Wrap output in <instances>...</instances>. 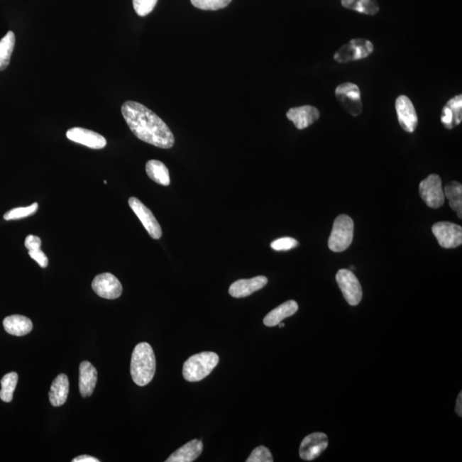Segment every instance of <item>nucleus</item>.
<instances>
[{"mask_svg":"<svg viewBox=\"0 0 462 462\" xmlns=\"http://www.w3.org/2000/svg\"><path fill=\"white\" fill-rule=\"evenodd\" d=\"M336 280L345 299L351 306H357L362 299V288L359 280L352 270H339Z\"/></svg>","mask_w":462,"mask_h":462,"instance_id":"nucleus-8","label":"nucleus"},{"mask_svg":"<svg viewBox=\"0 0 462 462\" xmlns=\"http://www.w3.org/2000/svg\"><path fill=\"white\" fill-rule=\"evenodd\" d=\"M157 2L158 0H133V6L137 15L145 16L151 13Z\"/></svg>","mask_w":462,"mask_h":462,"instance_id":"nucleus-30","label":"nucleus"},{"mask_svg":"<svg viewBox=\"0 0 462 462\" xmlns=\"http://www.w3.org/2000/svg\"><path fill=\"white\" fill-rule=\"evenodd\" d=\"M145 172L149 178L160 185L169 186L170 183L169 170L159 160H149L145 165Z\"/></svg>","mask_w":462,"mask_h":462,"instance_id":"nucleus-23","label":"nucleus"},{"mask_svg":"<svg viewBox=\"0 0 462 462\" xmlns=\"http://www.w3.org/2000/svg\"><path fill=\"white\" fill-rule=\"evenodd\" d=\"M25 247H26L28 251L40 249L41 247V240L40 239V237L34 235L28 236L26 240H25Z\"/></svg>","mask_w":462,"mask_h":462,"instance_id":"nucleus-34","label":"nucleus"},{"mask_svg":"<svg viewBox=\"0 0 462 462\" xmlns=\"http://www.w3.org/2000/svg\"><path fill=\"white\" fill-rule=\"evenodd\" d=\"M66 136L74 143L86 145L92 149H102L107 144V141L103 136L80 127L70 128L66 133Z\"/></svg>","mask_w":462,"mask_h":462,"instance_id":"nucleus-14","label":"nucleus"},{"mask_svg":"<svg viewBox=\"0 0 462 462\" xmlns=\"http://www.w3.org/2000/svg\"><path fill=\"white\" fill-rule=\"evenodd\" d=\"M3 324L7 333L16 336L27 335L33 329L31 320L23 315L8 316Z\"/></svg>","mask_w":462,"mask_h":462,"instance_id":"nucleus-22","label":"nucleus"},{"mask_svg":"<svg viewBox=\"0 0 462 462\" xmlns=\"http://www.w3.org/2000/svg\"><path fill=\"white\" fill-rule=\"evenodd\" d=\"M219 362L214 352H202L191 356L183 365L182 375L187 381L199 382L207 378Z\"/></svg>","mask_w":462,"mask_h":462,"instance_id":"nucleus-3","label":"nucleus"},{"mask_svg":"<svg viewBox=\"0 0 462 462\" xmlns=\"http://www.w3.org/2000/svg\"><path fill=\"white\" fill-rule=\"evenodd\" d=\"M156 371V359L151 345L148 343L137 344L133 351L131 373L137 385L145 386L153 380Z\"/></svg>","mask_w":462,"mask_h":462,"instance_id":"nucleus-2","label":"nucleus"},{"mask_svg":"<svg viewBox=\"0 0 462 462\" xmlns=\"http://www.w3.org/2000/svg\"><path fill=\"white\" fill-rule=\"evenodd\" d=\"M319 111L312 106L291 108L287 112V118L293 122L298 130H304L314 123L319 119Z\"/></svg>","mask_w":462,"mask_h":462,"instance_id":"nucleus-15","label":"nucleus"},{"mask_svg":"<svg viewBox=\"0 0 462 462\" xmlns=\"http://www.w3.org/2000/svg\"><path fill=\"white\" fill-rule=\"evenodd\" d=\"M336 97L341 106L349 114L358 116L363 110L360 89L353 83L345 82L337 87Z\"/></svg>","mask_w":462,"mask_h":462,"instance_id":"nucleus-7","label":"nucleus"},{"mask_svg":"<svg viewBox=\"0 0 462 462\" xmlns=\"http://www.w3.org/2000/svg\"><path fill=\"white\" fill-rule=\"evenodd\" d=\"M432 233L441 247L456 248L462 243V229L458 224L449 222H439L432 226Z\"/></svg>","mask_w":462,"mask_h":462,"instance_id":"nucleus-9","label":"nucleus"},{"mask_svg":"<svg viewBox=\"0 0 462 462\" xmlns=\"http://www.w3.org/2000/svg\"><path fill=\"white\" fill-rule=\"evenodd\" d=\"M124 120L133 134L141 141L157 148L169 149L175 143V137L167 124L159 116L141 104L126 101L122 106Z\"/></svg>","mask_w":462,"mask_h":462,"instance_id":"nucleus-1","label":"nucleus"},{"mask_svg":"<svg viewBox=\"0 0 462 462\" xmlns=\"http://www.w3.org/2000/svg\"><path fill=\"white\" fill-rule=\"evenodd\" d=\"M247 462H273V457L269 449L259 446L253 449L251 455L248 458Z\"/></svg>","mask_w":462,"mask_h":462,"instance_id":"nucleus-31","label":"nucleus"},{"mask_svg":"<svg viewBox=\"0 0 462 462\" xmlns=\"http://www.w3.org/2000/svg\"><path fill=\"white\" fill-rule=\"evenodd\" d=\"M73 462H99V461L93 456H80L72 460Z\"/></svg>","mask_w":462,"mask_h":462,"instance_id":"nucleus-35","label":"nucleus"},{"mask_svg":"<svg viewBox=\"0 0 462 462\" xmlns=\"http://www.w3.org/2000/svg\"><path fill=\"white\" fill-rule=\"evenodd\" d=\"M353 219L347 215H340L333 224L332 231L329 237L328 246L332 252L340 253L346 251L353 238Z\"/></svg>","mask_w":462,"mask_h":462,"instance_id":"nucleus-4","label":"nucleus"},{"mask_svg":"<svg viewBox=\"0 0 462 462\" xmlns=\"http://www.w3.org/2000/svg\"><path fill=\"white\" fill-rule=\"evenodd\" d=\"M38 203L32 204L31 206L27 207H16L14 209L8 211L4 219L10 221V220H18L23 218L29 217V216L34 215L38 211Z\"/></svg>","mask_w":462,"mask_h":462,"instance_id":"nucleus-28","label":"nucleus"},{"mask_svg":"<svg viewBox=\"0 0 462 462\" xmlns=\"http://www.w3.org/2000/svg\"><path fill=\"white\" fill-rule=\"evenodd\" d=\"M342 6L366 15H376L380 11V6L375 0H342Z\"/></svg>","mask_w":462,"mask_h":462,"instance_id":"nucleus-26","label":"nucleus"},{"mask_svg":"<svg viewBox=\"0 0 462 462\" xmlns=\"http://www.w3.org/2000/svg\"><path fill=\"white\" fill-rule=\"evenodd\" d=\"M203 451V444L201 440L190 441L179 448L170 456L166 462H192L201 456Z\"/></svg>","mask_w":462,"mask_h":462,"instance_id":"nucleus-19","label":"nucleus"},{"mask_svg":"<svg viewBox=\"0 0 462 462\" xmlns=\"http://www.w3.org/2000/svg\"><path fill=\"white\" fill-rule=\"evenodd\" d=\"M328 444V436L322 432L308 435L299 446V457L304 461H314L326 451Z\"/></svg>","mask_w":462,"mask_h":462,"instance_id":"nucleus-12","label":"nucleus"},{"mask_svg":"<svg viewBox=\"0 0 462 462\" xmlns=\"http://www.w3.org/2000/svg\"><path fill=\"white\" fill-rule=\"evenodd\" d=\"M462 120V95H457L447 102L443 108L441 122L448 130H452L461 123Z\"/></svg>","mask_w":462,"mask_h":462,"instance_id":"nucleus-17","label":"nucleus"},{"mask_svg":"<svg viewBox=\"0 0 462 462\" xmlns=\"http://www.w3.org/2000/svg\"><path fill=\"white\" fill-rule=\"evenodd\" d=\"M98 380L97 368L89 361H82L79 376V390L82 397H89L93 394Z\"/></svg>","mask_w":462,"mask_h":462,"instance_id":"nucleus-18","label":"nucleus"},{"mask_svg":"<svg viewBox=\"0 0 462 462\" xmlns=\"http://www.w3.org/2000/svg\"><path fill=\"white\" fill-rule=\"evenodd\" d=\"M298 245V241L291 238V237H282V238L273 241L270 247L276 251H289L297 248Z\"/></svg>","mask_w":462,"mask_h":462,"instance_id":"nucleus-32","label":"nucleus"},{"mask_svg":"<svg viewBox=\"0 0 462 462\" xmlns=\"http://www.w3.org/2000/svg\"><path fill=\"white\" fill-rule=\"evenodd\" d=\"M298 308V304L293 299L282 303V305L275 308L265 316L263 320L265 326L268 327L278 326V324L281 323L282 320L297 313Z\"/></svg>","mask_w":462,"mask_h":462,"instance_id":"nucleus-21","label":"nucleus"},{"mask_svg":"<svg viewBox=\"0 0 462 462\" xmlns=\"http://www.w3.org/2000/svg\"><path fill=\"white\" fill-rule=\"evenodd\" d=\"M92 288L99 297L107 299H118L123 292V286L114 274L106 273L98 275L92 282Z\"/></svg>","mask_w":462,"mask_h":462,"instance_id":"nucleus-10","label":"nucleus"},{"mask_svg":"<svg viewBox=\"0 0 462 462\" xmlns=\"http://www.w3.org/2000/svg\"><path fill=\"white\" fill-rule=\"evenodd\" d=\"M16 43L15 34L9 31L0 40V72L6 70L11 62Z\"/></svg>","mask_w":462,"mask_h":462,"instance_id":"nucleus-25","label":"nucleus"},{"mask_svg":"<svg viewBox=\"0 0 462 462\" xmlns=\"http://www.w3.org/2000/svg\"><path fill=\"white\" fill-rule=\"evenodd\" d=\"M128 205L138 217L140 221L143 223L150 236L153 239H160L162 236V229L149 208L136 197H131L128 199Z\"/></svg>","mask_w":462,"mask_h":462,"instance_id":"nucleus-11","label":"nucleus"},{"mask_svg":"<svg viewBox=\"0 0 462 462\" xmlns=\"http://www.w3.org/2000/svg\"><path fill=\"white\" fill-rule=\"evenodd\" d=\"M444 197L449 199V207L457 212L459 219H462V185L460 182H452L445 187Z\"/></svg>","mask_w":462,"mask_h":462,"instance_id":"nucleus-24","label":"nucleus"},{"mask_svg":"<svg viewBox=\"0 0 462 462\" xmlns=\"http://www.w3.org/2000/svg\"><path fill=\"white\" fill-rule=\"evenodd\" d=\"M18 373L12 372L7 373L1 380L2 389L0 390V399L5 402H11L13 399V394L18 385Z\"/></svg>","mask_w":462,"mask_h":462,"instance_id":"nucleus-27","label":"nucleus"},{"mask_svg":"<svg viewBox=\"0 0 462 462\" xmlns=\"http://www.w3.org/2000/svg\"><path fill=\"white\" fill-rule=\"evenodd\" d=\"M419 194L429 207L436 209L444 205L445 197L439 175H430L420 182Z\"/></svg>","mask_w":462,"mask_h":462,"instance_id":"nucleus-6","label":"nucleus"},{"mask_svg":"<svg viewBox=\"0 0 462 462\" xmlns=\"http://www.w3.org/2000/svg\"><path fill=\"white\" fill-rule=\"evenodd\" d=\"M456 412L458 416L462 417V392H460L459 395H458Z\"/></svg>","mask_w":462,"mask_h":462,"instance_id":"nucleus-36","label":"nucleus"},{"mask_svg":"<svg viewBox=\"0 0 462 462\" xmlns=\"http://www.w3.org/2000/svg\"><path fill=\"white\" fill-rule=\"evenodd\" d=\"M232 0H191L194 7L204 11H218L224 9L231 3Z\"/></svg>","mask_w":462,"mask_h":462,"instance_id":"nucleus-29","label":"nucleus"},{"mask_svg":"<svg viewBox=\"0 0 462 462\" xmlns=\"http://www.w3.org/2000/svg\"><path fill=\"white\" fill-rule=\"evenodd\" d=\"M278 326H280V328L285 327V324L284 323H280L278 324Z\"/></svg>","mask_w":462,"mask_h":462,"instance_id":"nucleus-37","label":"nucleus"},{"mask_svg":"<svg viewBox=\"0 0 462 462\" xmlns=\"http://www.w3.org/2000/svg\"><path fill=\"white\" fill-rule=\"evenodd\" d=\"M268 277L265 276H258L251 278V280H237L230 287L229 293L232 297L243 298L256 292V291L264 288L268 285Z\"/></svg>","mask_w":462,"mask_h":462,"instance_id":"nucleus-16","label":"nucleus"},{"mask_svg":"<svg viewBox=\"0 0 462 462\" xmlns=\"http://www.w3.org/2000/svg\"><path fill=\"white\" fill-rule=\"evenodd\" d=\"M373 52V45L371 41L365 39H353L337 50L334 60L339 63H348V62L368 57Z\"/></svg>","mask_w":462,"mask_h":462,"instance_id":"nucleus-5","label":"nucleus"},{"mask_svg":"<svg viewBox=\"0 0 462 462\" xmlns=\"http://www.w3.org/2000/svg\"><path fill=\"white\" fill-rule=\"evenodd\" d=\"M28 255L40 265L41 268H48V258L40 248L36 249V251H28Z\"/></svg>","mask_w":462,"mask_h":462,"instance_id":"nucleus-33","label":"nucleus"},{"mask_svg":"<svg viewBox=\"0 0 462 462\" xmlns=\"http://www.w3.org/2000/svg\"><path fill=\"white\" fill-rule=\"evenodd\" d=\"M70 389L69 378L65 374H60L53 380L49 392L50 402L53 407L64 405L67 401Z\"/></svg>","mask_w":462,"mask_h":462,"instance_id":"nucleus-20","label":"nucleus"},{"mask_svg":"<svg viewBox=\"0 0 462 462\" xmlns=\"http://www.w3.org/2000/svg\"><path fill=\"white\" fill-rule=\"evenodd\" d=\"M400 126L406 132L413 133L418 126V116L409 97L401 95L395 101Z\"/></svg>","mask_w":462,"mask_h":462,"instance_id":"nucleus-13","label":"nucleus"}]
</instances>
